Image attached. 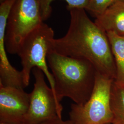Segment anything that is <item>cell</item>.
Masks as SVG:
<instances>
[{"label":"cell","instance_id":"obj_1","mask_svg":"<svg viewBox=\"0 0 124 124\" xmlns=\"http://www.w3.org/2000/svg\"><path fill=\"white\" fill-rule=\"evenodd\" d=\"M67 10L70 17L69 28L64 36L53 40L52 50L86 60L98 73L115 80V62L106 32L90 19L85 9Z\"/></svg>","mask_w":124,"mask_h":124},{"label":"cell","instance_id":"obj_14","mask_svg":"<svg viewBox=\"0 0 124 124\" xmlns=\"http://www.w3.org/2000/svg\"><path fill=\"white\" fill-rule=\"evenodd\" d=\"M5 0H0V3H2V2H4Z\"/></svg>","mask_w":124,"mask_h":124},{"label":"cell","instance_id":"obj_5","mask_svg":"<svg viewBox=\"0 0 124 124\" xmlns=\"http://www.w3.org/2000/svg\"><path fill=\"white\" fill-rule=\"evenodd\" d=\"M43 22L39 0H16L7 24L5 38L7 52L17 54L27 36Z\"/></svg>","mask_w":124,"mask_h":124},{"label":"cell","instance_id":"obj_8","mask_svg":"<svg viewBox=\"0 0 124 124\" xmlns=\"http://www.w3.org/2000/svg\"><path fill=\"white\" fill-rule=\"evenodd\" d=\"M95 23L105 32L124 37V1L119 0L96 18Z\"/></svg>","mask_w":124,"mask_h":124},{"label":"cell","instance_id":"obj_6","mask_svg":"<svg viewBox=\"0 0 124 124\" xmlns=\"http://www.w3.org/2000/svg\"><path fill=\"white\" fill-rule=\"evenodd\" d=\"M32 72L35 83L24 124H41L62 118L63 107L53 90L46 84L44 73L38 68H34Z\"/></svg>","mask_w":124,"mask_h":124},{"label":"cell","instance_id":"obj_15","mask_svg":"<svg viewBox=\"0 0 124 124\" xmlns=\"http://www.w3.org/2000/svg\"><path fill=\"white\" fill-rule=\"evenodd\" d=\"M0 124H8V123H0Z\"/></svg>","mask_w":124,"mask_h":124},{"label":"cell","instance_id":"obj_13","mask_svg":"<svg viewBox=\"0 0 124 124\" xmlns=\"http://www.w3.org/2000/svg\"><path fill=\"white\" fill-rule=\"evenodd\" d=\"M41 124H73L70 120H63L62 118H57L46 121Z\"/></svg>","mask_w":124,"mask_h":124},{"label":"cell","instance_id":"obj_4","mask_svg":"<svg viewBox=\"0 0 124 124\" xmlns=\"http://www.w3.org/2000/svg\"><path fill=\"white\" fill-rule=\"evenodd\" d=\"M114 80L97 73L93 92L82 104H71L70 120L73 124H111V87Z\"/></svg>","mask_w":124,"mask_h":124},{"label":"cell","instance_id":"obj_10","mask_svg":"<svg viewBox=\"0 0 124 124\" xmlns=\"http://www.w3.org/2000/svg\"><path fill=\"white\" fill-rule=\"evenodd\" d=\"M110 105L113 114L111 124H124V82L114 80L111 87Z\"/></svg>","mask_w":124,"mask_h":124},{"label":"cell","instance_id":"obj_11","mask_svg":"<svg viewBox=\"0 0 124 124\" xmlns=\"http://www.w3.org/2000/svg\"><path fill=\"white\" fill-rule=\"evenodd\" d=\"M41 13L43 20L49 18L52 12V2L55 0H39ZM67 3V9L79 8L85 10L88 5L89 0H63Z\"/></svg>","mask_w":124,"mask_h":124},{"label":"cell","instance_id":"obj_7","mask_svg":"<svg viewBox=\"0 0 124 124\" xmlns=\"http://www.w3.org/2000/svg\"><path fill=\"white\" fill-rule=\"evenodd\" d=\"M30 98L23 89L0 84V123L24 124Z\"/></svg>","mask_w":124,"mask_h":124},{"label":"cell","instance_id":"obj_3","mask_svg":"<svg viewBox=\"0 0 124 124\" xmlns=\"http://www.w3.org/2000/svg\"><path fill=\"white\" fill-rule=\"evenodd\" d=\"M54 39L53 29L43 22L23 41L17 54L21 60V72L25 87L29 85L33 69L38 68L43 72L49 81L50 86L55 93L53 76L49 71L47 63V54L52 50Z\"/></svg>","mask_w":124,"mask_h":124},{"label":"cell","instance_id":"obj_16","mask_svg":"<svg viewBox=\"0 0 124 124\" xmlns=\"http://www.w3.org/2000/svg\"><path fill=\"white\" fill-rule=\"evenodd\" d=\"M123 0V1H124V0Z\"/></svg>","mask_w":124,"mask_h":124},{"label":"cell","instance_id":"obj_2","mask_svg":"<svg viewBox=\"0 0 124 124\" xmlns=\"http://www.w3.org/2000/svg\"><path fill=\"white\" fill-rule=\"evenodd\" d=\"M47 60L55 82L58 101L69 98L77 104H82L90 98L95 86L98 72L88 61L62 55L53 50Z\"/></svg>","mask_w":124,"mask_h":124},{"label":"cell","instance_id":"obj_12","mask_svg":"<svg viewBox=\"0 0 124 124\" xmlns=\"http://www.w3.org/2000/svg\"><path fill=\"white\" fill-rule=\"evenodd\" d=\"M118 0H89L88 6L85 10L93 17L97 18Z\"/></svg>","mask_w":124,"mask_h":124},{"label":"cell","instance_id":"obj_9","mask_svg":"<svg viewBox=\"0 0 124 124\" xmlns=\"http://www.w3.org/2000/svg\"><path fill=\"white\" fill-rule=\"evenodd\" d=\"M116 67V78L118 82H124V37L107 32Z\"/></svg>","mask_w":124,"mask_h":124}]
</instances>
